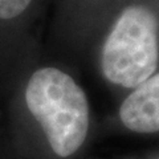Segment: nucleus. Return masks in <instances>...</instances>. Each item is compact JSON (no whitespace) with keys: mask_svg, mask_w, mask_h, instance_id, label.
Here are the masks:
<instances>
[{"mask_svg":"<svg viewBox=\"0 0 159 159\" xmlns=\"http://www.w3.org/2000/svg\"><path fill=\"white\" fill-rule=\"evenodd\" d=\"M31 2L32 0H0V19L19 16Z\"/></svg>","mask_w":159,"mask_h":159,"instance_id":"nucleus-4","label":"nucleus"},{"mask_svg":"<svg viewBox=\"0 0 159 159\" xmlns=\"http://www.w3.org/2000/svg\"><path fill=\"white\" fill-rule=\"evenodd\" d=\"M119 118L131 131L142 134L159 131V73L138 85L122 102Z\"/></svg>","mask_w":159,"mask_h":159,"instance_id":"nucleus-3","label":"nucleus"},{"mask_svg":"<svg viewBox=\"0 0 159 159\" xmlns=\"http://www.w3.org/2000/svg\"><path fill=\"white\" fill-rule=\"evenodd\" d=\"M159 21L150 8L130 6L123 9L103 44L102 73L107 81L137 88L158 66Z\"/></svg>","mask_w":159,"mask_h":159,"instance_id":"nucleus-2","label":"nucleus"},{"mask_svg":"<svg viewBox=\"0 0 159 159\" xmlns=\"http://www.w3.org/2000/svg\"><path fill=\"white\" fill-rule=\"evenodd\" d=\"M158 159H159V158H158Z\"/></svg>","mask_w":159,"mask_h":159,"instance_id":"nucleus-5","label":"nucleus"},{"mask_svg":"<svg viewBox=\"0 0 159 159\" xmlns=\"http://www.w3.org/2000/svg\"><path fill=\"white\" fill-rule=\"evenodd\" d=\"M25 102L58 157L66 158L82 146L89 130V103L69 74L56 68L36 70L27 85Z\"/></svg>","mask_w":159,"mask_h":159,"instance_id":"nucleus-1","label":"nucleus"}]
</instances>
